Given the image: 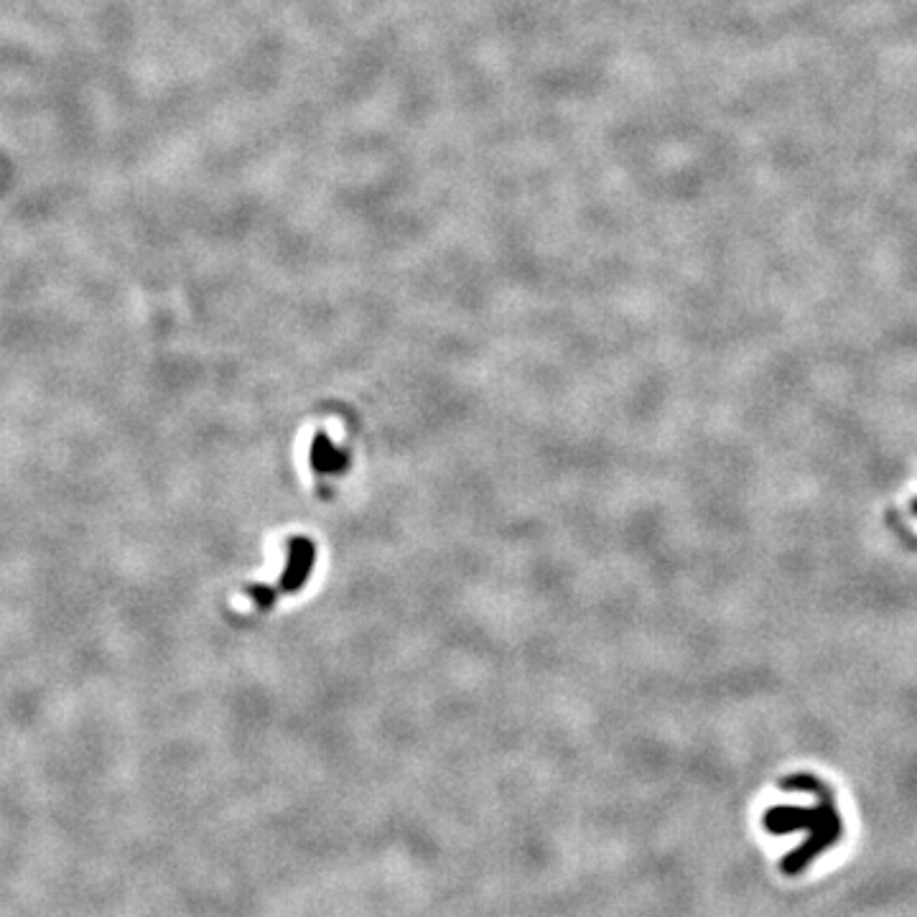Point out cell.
Returning <instances> with one entry per match:
<instances>
[]
</instances>
